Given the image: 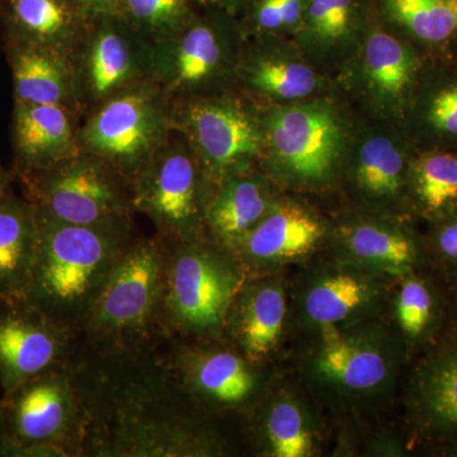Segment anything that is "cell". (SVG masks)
<instances>
[{"label":"cell","mask_w":457,"mask_h":457,"mask_svg":"<svg viewBox=\"0 0 457 457\" xmlns=\"http://www.w3.org/2000/svg\"><path fill=\"white\" fill-rule=\"evenodd\" d=\"M392 326L408 354L435 345L446 324V290L429 270H417L392 282L387 297Z\"/></svg>","instance_id":"cell-30"},{"label":"cell","mask_w":457,"mask_h":457,"mask_svg":"<svg viewBox=\"0 0 457 457\" xmlns=\"http://www.w3.org/2000/svg\"><path fill=\"white\" fill-rule=\"evenodd\" d=\"M90 17L101 14H116L119 0H77Z\"/></svg>","instance_id":"cell-39"},{"label":"cell","mask_w":457,"mask_h":457,"mask_svg":"<svg viewBox=\"0 0 457 457\" xmlns=\"http://www.w3.org/2000/svg\"><path fill=\"white\" fill-rule=\"evenodd\" d=\"M83 420L68 366L0 394V456L82 457Z\"/></svg>","instance_id":"cell-7"},{"label":"cell","mask_w":457,"mask_h":457,"mask_svg":"<svg viewBox=\"0 0 457 457\" xmlns=\"http://www.w3.org/2000/svg\"><path fill=\"white\" fill-rule=\"evenodd\" d=\"M209 182L188 141L171 132L132 180L135 212L154 224L155 233L173 245L204 239Z\"/></svg>","instance_id":"cell-11"},{"label":"cell","mask_w":457,"mask_h":457,"mask_svg":"<svg viewBox=\"0 0 457 457\" xmlns=\"http://www.w3.org/2000/svg\"><path fill=\"white\" fill-rule=\"evenodd\" d=\"M203 2L206 7L218 9L237 18L251 0H203Z\"/></svg>","instance_id":"cell-40"},{"label":"cell","mask_w":457,"mask_h":457,"mask_svg":"<svg viewBox=\"0 0 457 457\" xmlns=\"http://www.w3.org/2000/svg\"><path fill=\"white\" fill-rule=\"evenodd\" d=\"M257 455L311 457L320 446V427L305 398L294 389L270 387L245 420Z\"/></svg>","instance_id":"cell-25"},{"label":"cell","mask_w":457,"mask_h":457,"mask_svg":"<svg viewBox=\"0 0 457 457\" xmlns=\"http://www.w3.org/2000/svg\"><path fill=\"white\" fill-rule=\"evenodd\" d=\"M404 404L417 438L457 446V338L423 351L409 375Z\"/></svg>","instance_id":"cell-23"},{"label":"cell","mask_w":457,"mask_h":457,"mask_svg":"<svg viewBox=\"0 0 457 457\" xmlns=\"http://www.w3.org/2000/svg\"><path fill=\"white\" fill-rule=\"evenodd\" d=\"M204 8L203 0H119L116 14L154 46Z\"/></svg>","instance_id":"cell-35"},{"label":"cell","mask_w":457,"mask_h":457,"mask_svg":"<svg viewBox=\"0 0 457 457\" xmlns=\"http://www.w3.org/2000/svg\"><path fill=\"white\" fill-rule=\"evenodd\" d=\"M71 64L83 119L113 96L153 79V44L119 14H101L90 18Z\"/></svg>","instance_id":"cell-16"},{"label":"cell","mask_w":457,"mask_h":457,"mask_svg":"<svg viewBox=\"0 0 457 457\" xmlns=\"http://www.w3.org/2000/svg\"><path fill=\"white\" fill-rule=\"evenodd\" d=\"M243 41L237 17L206 7L153 46V80L171 102L231 88Z\"/></svg>","instance_id":"cell-9"},{"label":"cell","mask_w":457,"mask_h":457,"mask_svg":"<svg viewBox=\"0 0 457 457\" xmlns=\"http://www.w3.org/2000/svg\"><path fill=\"white\" fill-rule=\"evenodd\" d=\"M261 168L279 188L320 192L341 182L356 129L328 96L260 106Z\"/></svg>","instance_id":"cell-3"},{"label":"cell","mask_w":457,"mask_h":457,"mask_svg":"<svg viewBox=\"0 0 457 457\" xmlns=\"http://www.w3.org/2000/svg\"><path fill=\"white\" fill-rule=\"evenodd\" d=\"M453 59L457 60V46H456V49H455V53H453Z\"/></svg>","instance_id":"cell-43"},{"label":"cell","mask_w":457,"mask_h":457,"mask_svg":"<svg viewBox=\"0 0 457 457\" xmlns=\"http://www.w3.org/2000/svg\"><path fill=\"white\" fill-rule=\"evenodd\" d=\"M35 209L38 242L25 296L77 335L137 239L134 218L73 224Z\"/></svg>","instance_id":"cell-2"},{"label":"cell","mask_w":457,"mask_h":457,"mask_svg":"<svg viewBox=\"0 0 457 457\" xmlns=\"http://www.w3.org/2000/svg\"><path fill=\"white\" fill-rule=\"evenodd\" d=\"M173 131L171 101L147 79L84 114L79 144L132 183Z\"/></svg>","instance_id":"cell-10"},{"label":"cell","mask_w":457,"mask_h":457,"mask_svg":"<svg viewBox=\"0 0 457 457\" xmlns=\"http://www.w3.org/2000/svg\"><path fill=\"white\" fill-rule=\"evenodd\" d=\"M27 200L66 222L98 224L134 218L132 183L88 152L16 177Z\"/></svg>","instance_id":"cell-13"},{"label":"cell","mask_w":457,"mask_h":457,"mask_svg":"<svg viewBox=\"0 0 457 457\" xmlns=\"http://www.w3.org/2000/svg\"><path fill=\"white\" fill-rule=\"evenodd\" d=\"M245 278L234 254L210 237L170 243L163 302L170 339L220 338L228 305Z\"/></svg>","instance_id":"cell-6"},{"label":"cell","mask_w":457,"mask_h":457,"mask_svg":"<svg viewBox=\"0 0 457 457\" xmlns=\"http://www.w3.org/2000/svg\"><path fill=\"white\" fill-rule=\"evenodd\" d=\"M80 122L82 116L71 108L14 102L11 123L14 179L82 152Z\"/></svg>","instance_id":"cell-24"},{"label":"cell","mask_w":457,"mask_h":457,"mask_svg":"<svg viewBox=\"0 0 457 457\" xmlns=\"http://www.w3.org/2000/svg\"><path fill=\"white\" fill-rule=\"evenodd\" d=\"M16 104H59L82 116L71 57L22 42H3Z\"/></svg>","instance_id":"cell-31"},{"label":"cell","mask_w":457,"mask_h":457,"mask_svg":"<svg viewBox=\"0 0 457 457\" xmlns=\"http://www.w3.org/2000/svg\"><path fill=\"white\" fill-rule=\"evenodd\" d=\"M393 281L337 260L306 267L290 288L291 312L309 335L380 318Z\"/></svg>","instance_id":"cell-15"},{"label":"cell","mask_w":457,"mask_h":457,"mask_svg":"<svg viewBox=\"0 0 457 457\" xmlns=\"http://www.w3.org/2000/svg\"><path fill=\"white\" fill-rule=\"evenodd\" d=\"M423 237L431 269L444 276L457 272V210L427 222Z\"/></svg>","instance_id":"cell-37"},{"label":"cell","mask_w":457,"mask_h":457,"mask_svg":"<svg viewBox=\"0 0 457 457\" xmlns=\"http://www.w3.org/2000/svg\"><path fill=\"white\" fill-rule=\"evenodd\" d=\"M329 246L337 260L389 281L431 270L425 237L408 218L356 210L333 225Z\"/></svg>","instance_id":"cell-19"},{"label":"cell","mask_w":457,"mask_h":457,"mask_svg":"<svg viewBox=\"0 0 457 457\" xmlns=\"http://www.w3.org/2000/svg\"><path fill=\"white\" fill-rule=\"evenodd\" d=\"M416 150L395 123L376 121L354 132L341 183L357 210L411 219L408 174Z\"/></svg>","instance_id":"cell-17"},{"label":"cell","mask_w":457,"mask_h":457,"mask_svg":"<svg viewBox=\"0 0 457 457\" xmlns=\"http://www.w3.org/2000/svg\"><path fill=\"white\" fill-rule=\"evenodd\" d=\"M281 196V188L261 165L228 177L212 188L207 201L206 237L233 253Z\"/></svg>","instance_id":"cell-27"},{"label":"cell","mask_w":457,"mask_h":457,"mask_svg":"<svg viewBox=\"0 0 457 457\" xmlns=\"http://www.w3.org/2000/svg\"><path fill=\"white\" fill-rule=\"evenodd\" d=\"M290 317L284 272L251 276L228 305L220 338L251 362L269 366L284 345Z\"/></svg>","instance_id":"cell-22"},{"label":"cell","mask_w":457,"mask_h":457,"mask_svg":"<svg viewBox=\"0 0 457 457\" xmlns=\"http://www.w3.org/2000/svg\"><path fill=\"white\" fill-rule=\"evenodd\" d=\"M170 242L137 237L78 330L77 347L96 352L162 350L170 341L164 320V278Z\"/></svg>","instance_id":"cell-4"},{"label":"cell","mask_w":457,"mask_h":457,"mask_svg":"<svg viewBox=\"0 0 457 457\" xmlns=\"http://www.w3.org/2000/svg\"><path fill=\"white\" fill-rule=\"evenodd\" d=\"M13 170H5V168L0 164V197L7 194L9 188H11L12 180H13Z\"/></svg>","instance_id":"cell-41"},{"label":"cell","mask_w":457,"mask_h":457,"mask_svg":"<svg viewBox=\"0 0 457 457\" xmlns=\"http://www.w3.org/2000/svg\"><path fill=\"white\" fill-rule=\"evenodd\" d=\"M446 281V300L447 317L446 324L449 323L451 338H457V272L444 276Z\"/></svg>","instance_id":"cell-38"},{"label":"cell","mask_w":457,"mask_h":457,"mask_svg":"<svg viewBox=\"0 0 457 457\" xmlns=\"http://www.w3.org/2000/svg\"><path fill=\"white\" fill-rule=\"evenodd\" d=\"M234 87L258 106H273L326 96L323 71L284 37L245 38Z\"/></svg>","instance_id":"cell-21"},{"label":"cell","mask_w":457,"mask_h":457,"mask_svg":"<svg viewBox=\"0 0 457 457\" xmlns=\"http://www.w3.org/2000/svg\"><path fill=\"white\" fill-rule=\"evenodd\" d=\"M303 361L306 383L330 404L368 408L392 395L409 354L380 318L312 335Z\"/></svg>","instance_id":"cell-5"},{"label":"cell","mask_w":457,"mask_h":457,"mask_svg":"<svg viewBox=\"0 0 457 457\" xmlns=\"http://www.w3.org/2000/svg\"><path fill=\"white\" fill-rule=\"evenodd\" d=\"M3 42L45 47L71 57L90 21L77 0H0Z\"/></svg>","instance_id":"cell-29"},{"label":"cell","mask_w":457,"mask_h":457,"mask_svg":"<svg viewBox=\"0 0 457 457\" xmlns=\"http://www.w3.org/2000/svg\"><path fill=\"white\" fill-rule=\"evenodd\" d=\"M173 128L188 141L210 189L261 165L260 106L236 87L171 102Z\"/></svg>","instance_id":"cell-8"},{"label":"cell","mask_w":457,"mask_h":457,"mask_svg":"<svg viewBox=\"0 0 457 457\" xmlns=\"http://www.w3.org/2000/svg\"><path fill=\"white\" fill-rule=\"evenodd\" d=\"M411 219L431 222L457 210V152L416 150L408 174Z\"/></svg>","instance_id":"cell-34"},{"label":"cell","mask_w":457,"mask_h":457,"mask_svg":"<svg viewBox=\"0 0 457 457\" xmlns=\"http://www.w3.org/2000/svg\"><path fill=\"white\" fill-rule=\"evenodd\" d=\"M77 338L25 295L0 296V394L68 366Z\"/></svg>","instance_id":"cell-18"},{"label":"cell","mask_w":457,"mask_h":457,"mask_svg":"<svg viewBox=\"0 0 457 457\" xmlns=\"http://www.w3.org/2000/svg\"><path fill=\"white\" fill-rule=\"evenodd\" d=\"M0 44H3V23H2V12H0Z\"/></svg>","instance_id":"cell-42"},{"label":"cell","mask_w":457,"mask_h":457,"mask_svg":"<svg viewBox=\"0 0 457 457\" xmlns=\"http://www.w3.org/2000/svg\"><path fill=\"white\" fill-rule=\"evenodd\" d=\"M306 0H251L239 21L245 38L284 37L302 25Z\"/></svg>","instance_id":"cell-36"},{"label":"cell","mask_w":457,"mask_h":457,"mask_svg":"<svg viewBox=\"0 0 457 457\" xmlns=\"http://www.w3.org/2000/svg\"><path fill=\"white\" fill-rule=\"evenodd\" d=\"M163 350L75 347L69 369L82 411V457L231 455L218 420L188 398Z\"/></svg>","instance_id":"cell-1"},{"label":"cell","mask_w":457,"mask_h":457,"mask_svg":"<svg viewBox=\"0 0 457 457\" xmlns=\"http://www.w3.org/2000/svg\"><path fill=\"white\" fill-rule=\"evenodd\" d=\"M403 129L417 150L457 152V60L429 57Z\"/></svg>","instance_id":"cell-28"},{"label":"cell","mask_w":457,"mask_h":457,"mask_svg":"<svg viewBox=\"0 0 457 457\" xmlns=\"http://www.w3.org/2000/svg\"><path fill=\"white\" fill-rule=\"evenodd\" d=\"M333 225L312 207L281 196L233 251L246 278L284 272L330 245Z\"/></svg>","instance_id":"cell-20"},{"label":"cell","mask_w":457,"mask_h":457,"mask_svg":"<svg viewBox=\"0 0 457 457\" xmlns=\"http://www.w3.org/2000/svg\"><path fill=\"white\" fill-rule=\"evenodd\" d=\"M37 242L35 204L8 191L0 197V296L25 295Z\"/></svg>","instance_id":"cell-33"},{"label":"cell","mask_w":457,"mask_h":457,"mask_svg":"<svg viewBox=\"0 0 457 457\" xmlns=\"http://www.w3.org/2000/svg\"><path fill=\"white\" fill-rule=\"evenodd\" d=\"M168 368L195 405L207 417L246 420L272 386L267 365H258L222 341H180L165 345Z\"/></svg>","instance_id":"cell-12"},{"label":"cell","mask_w":457,"mask_h":457,"mask_svg":"<svg viewBox=\"0 0 457 457\" xmlns=\"http://www.w3.org/2000/svg\"><path fill=\"white\" fill-rule=\"evenodd\" d=\"M429 57L370 16L343 77L376 121L402 126Z\"/></svg>","instance_id":"cell-14"},{"label":"cell","mask_w":457,"mask_h":457,"mask_svg":"<svg viewBox=\"0 0 457 457\" xmlns=\"http://www.w3.org/2000/svg\"><path fill=\"white\" fill-rule=\"evenodd\" d=\"M369 0H306L294 42L319 71L345 68L369 26Z\"/></svg>","instance_id":"cell-26"},{"label":"cell","mask_w":457,"mask_h":457,"mask_svg":"<svg viewBox=\"0 0 457 457\" xmlns=\"http://www.w3.org/2000/svg\"><path fill=\"white\" fill-rule=\"evenodd\" d=\"M387 29L428 57H453L457 46V0H376Z\"/></svg>","instance_id":"cell-32"}]
</instances>
